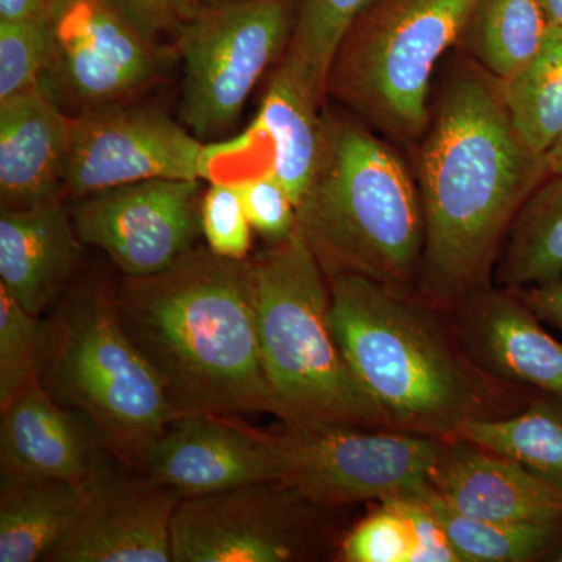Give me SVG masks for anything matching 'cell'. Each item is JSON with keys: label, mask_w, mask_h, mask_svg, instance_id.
Masks as SVG:
<instances>
[{"label": "cell", "mask_w": 562, "mask_h": 562, "mask_svg": "<svg viewBox=\"0 0 562 562\" xmlns=\"http://www.w3.org/2000/svg\"><path fill=\"white\" fill-rule=\"evenodd\" d=\"M457 54L412 151L425 216L416 290L446 312L494 286L514 220L550 176L546 154L514 125L503 81Z\"/></svg>", "instance_id": "cell-1"}, {"label": "cell", "mask_w": 562, "mask_h": 562, "mask_svg": "<svg viewBox=\"0 0 562 562\" xmlns=\"http://www.w3.org/2000/svg\"><path fill=\"white\" fill-rule=\"evenodd\" d=\"M330 291L336 342L391 430L452 439L469 422L513 416L538 394L484 372L450 313L417 290L339 276Z\"/></svg>", "instance_id": "cell-2"}, {"label": "cell", "mask_w": 562, "mask_h": 562, "mask_svg": "<svg viewBox=\"0 0 562 562\" xmlns=\"http://www.w3.org/2000/svg\"><path fill=\"white\" fill-rule=\"evenodd\" d=\"M122 327L165 387L176 419L277 417L262 369L249 258L195 246L157 276L117 284Z\"/></svg>", "instance_id": "cell-3"}, {"label": "cell", "mask_w": 562, "mask_h": 562, "mask_svg": "<svg viewBox=\"0 0 562 562\" xmlns=\"http://www.w3.org/2000/svg\"><path fill=\"white\" fill-rule=\"evenodd\" d=\"M295 209L297 232L328 279L416 290L425 249L416 176L395 144L335 103L322 111L319 160Z\"/></svg>", "instance_id": "cell-4"}, {"label": "cell", "mask_w": 562, "mask_h": 562, "mask_svg": "<svg viewBox=\"0 0 562 562\" xmlns=\"http://www.w3.org/2000/svg\"><path fill=\"white\" fill-rule=\"evenodd\" d=\"M38 380L91 425L117 464L138 475L176 420L160 379L122 327L116 284L103 277L74 281L41 319Z\"/></svg>", "instance_id": "cell-5"}, {"label": "cell", "mask_w": 562, "mask_h": 562, "mask_svg": "<svg viewBox=\"0 0 562 562\" xmlns=\"http://www.w3.org/2000/svg\"><path fill=\"white\" fill-rule=\"evenodd\" d=\"M266 379L284 427L387 428L330 325V279L301 233L249 257Z\"/></svg>", "instance_id": "cell-6"}, {"label": "cell", "mask_w": 562, "mask_h": 562, "mask_svg": "<svg viewBox=\"0 0 562 562\" xmlns=\"http://www.w3.org/2000/svg\"><path fill=\"white\" fill-rule=\"evenodd\" d=\"M479 0H376L344 36L327 102L413 151L431 117L432 79L457 49Z\"/></svg>", "instance_id": "cell-7"}, {"label": "cell", "mask_w": 562, "mask_h": 562, "mask_svg": "<svg viewBox=\"0 0 562 562\" xmlns=\"http://www.w3.org/2000/svg\"><path fill=\"white\" fill-rule=\"evenodd\" d=\"M297 0H222L173 40L181 61L180 122L199 139L236 127L258 81L290 44Z\"/></svg>", "instance_id": "cell-8"}, {"label": "cell", "mask_w": 562, "mask_h": 562, "mask_svg": "<svg viewBox=\"0 0 562 562\" xmlns=\"http://www.w3.org/2000/svg\"><path fill=\"white\" fill-rule=\"evenodd\" d=\"M281 482L181 498L172 562H299L331 549L327 513Z\"/></svg>", "instance_id": "cell-9"}, {"label": "cell", "mask_w": 562, "mask_h": 562, "mask_svg": "<svg viewBox=\"0 0 562 562\" xmlns=\"http://www.w3.org/2000/svg\"><path fill=\"white\" fill-rule=\"evenodd\" d=\"M280 482L324 508L414 497L431 487L446 439L387 428H291L280 431Z\"/></svg>", "instance_id": "cell-10"}, {"label": "cell", "mask_w": 562, "mask_h": 562, "mask_svg": "<svg viewBox=\"0 0 562 562\" xmlns=\"http://www.w3.org/2000/svg\"><path fill=\"white\" fill-rule=\"evenodd\" d=\"M209 147L155 106L122 102L70 120L65 198L155 179H206Z\"/></svg>", "instance_id": "cell-11"}, {"label": "cell", "mask_w": 562, "mask_h": 562, "mask_svg": "<svg viewBox=\"0 0 562 562\" xmlns=\"http://www.w3.org/2000/svg\"><path fill=\"white\" fill-rule=\"evenodd\" d=\"M201 180L155 179L79 199L74 224L85 246L102 250L124 277L157 276L198 246Z\"/></svg>", "instance_id": "cell-12"}, {"label": "cell", "mask_w": 562, "mask_h": 562, "mask_svg": "<svg viewBox=\"0 0 562 562\" xmlns=\"http://www.w3.org/2000/svg\"><path fill=\"white\" fill-rule=\"evenodd\" d=\"M54 29L43 85L83 110L131 102L161 79L173 50L146 38L106 0H55Z\"/></svg>", "instance_id": "cell-13"}, {"label": "cell", "mask_w": 562, "mask_h": 562, "mask_svg": "<svg viewBox=\"0 0 562 562\" xmlns=\"http://www.w3.org/2000/svg\"><path fill=\"white\" fill-rule=\"evenodd\" d=\"M181 497L149 476L103 461L83 486L79 513L47 562H172Z\"/></svg>", "instance_id": "cell-14"}, {"label": "cell", "mask_w": 562, "mask_h": 562, "mask_svg": "<svg viewBox=\"0 0 562 562\" xmlns=\"http://www.w3.org/2000/svg\"><path fill=\"white\" fill-rule=\"evenodd\" d=\"M241 417L191 414L172 420L151 447L143 475L181 498L280 482L284 461L280 432L258 430Z\"/></svg>", "instance_id": "cell-15"}, {"label": "cell", "mask_w": 562, "mask_h": 562, "mask_svg": "<svg viewBox=\"0 0 562 562\" xmlns=\"http://www.w3.org/2000/svg\"><path fill=\"white\" fill-rule=\"evenodd\" d=\"M449 313L462 346L484 372L562 397V344L517 291L490 286Z\"/></svg>", "instance_id": "cell-16"}, {"label": "cell", "mask_w": 562, "mask_h": 562, "mask_svg": "<svg viewBox=\"0 0 562 562\" xmlns=\"http://www.w3.org/2000/svg\"><path fill=\"white\" fill-rule=\"evenodd\" d=\"M431 490L454 512L476 519L562 524V491L508 458L461 438L446 439Z\"/></svg>", "instance_id": "cell-17"}, {"label": "cell", "mask_w": 562, "mask_h": 562, "mask_svg": "<svg viewBox=\"0 0 562 562\" xmlns=\"http://www.w3.org/2000/svg\"><path fill=\"white\" fill-rule=\"evenodd\" d=\"M70 120L44 85L0 101L2 210L65 201Z\"/></svg>", "instance_id": "cell-18"}, {"label": "cell", "mask_w": 562, "mask_h": 562, "mask_svg": "<svg viewBox=\"0 0 562 562\" xmlns=\"http://www.w3.org/2000/svg\"><path fill=\"white\" fill-rule=\"evenodd\" d=\"M0 409L2 475L50 476L83 487L105 461L91 425L55 401L38 376Z\"/></svg>", "instance_id": "cell-19"}, {"label": "cell", "mask_w": 562, "mask_h": 562, "mask_svg": "<svg viewBox=\"0 0 562 562\" xmlns=\"http://www.w3.org/2000/svg\"><path fill=\"white\" fill-rule=\"evenodd\" d=\"M81 243L65 201L0 211V288L41 317L74 283Z\"/></svg>", "instance_id": "cell-20"}, {"label": "cell", "mask_w": 562, "mask_h": 562, "mask_svg": "<svg viewBox=\"0 0 562 562\" xmlns=\"http://www.w3.org/2000/svg\"><path fill=\"white\" fill-rule=\"evenodd\" d=\"M327 105L284 61L277 63L258 111L257 131L271 140L269 171L295 206L316 171L322 146V111Z\"/></svg>", "instance_id": "cell-21"}, {"label": "cell", "mask_w": 562, "mask_h": 562, "mask_svg": "<svg viewBox=\"0 0 562 562\" xmlns=\"http://www.w3.org/2000/svg\"><path fill=\"white\" fill-rule=\"evenodd\" d=\"M83 487L36 475H2L0 562L46 561L79 513Z\"/></svg>", "instance_id": "cell-22"}, {"label": "cell", "mask_w": 562, "mask_h": 562, "mask_svg": "<svg viewBox=\"0 0 562 562\" xmlns=\"http://www.w3.org/2000/svg\"><path fill=\"white\" fill-rule=\"evenodd\" d=\"M562 277V176H549L514 220L492 284L520 290Z\"/></svg>", "instance_id": "cell-23"}, {"label": "cell", "mask_w": 562, "mask_h": 562, "mask_svg": "<svg viewBox=\"0 0 562 562\" xmlns=\"http://www.w3.org/2000/svg\"><path fill=\"white\" fill-rule=\"evenodd\" d=\"M550 29L541 0H479L458 49L505 83L538 54Z\"/></svg>", "instance_id": "cell-24"}, {"label": "cell", "mask_w": 562, "mask_h": 562, "mask_svg": "<svg viewBox=\"0 0 562 562\" xmlns=\"http://www.w3.org/2000/svg\"><path fill=\"white\" fill-rule=\"evenodd\" d=\"M457 438L508 458L562 491V397L538 392L519 413L469 422Z\"/></svg>", "instance_id": "cell-25"}, {"label": "cell", "mask_w": 562, "mask_h": 562, "mask_svg": "<svg viewBox=\"0 0 562 562\" xmlns=\"http://www.w3.org/2000/svg\"><path fill=\"white\" fill-rule=\"evenodd\" d=\"M425 497L462 562L550 561L561 547L562 524L476 519L454 512L431 487Z\"/></svg>", "instance_id": "cell-26"}, {"label": "cell", "mask_w": 562, "mask_h": 562, "mask_svg": "<svg viewBox=\"0 0 562 562\" xmlns=\"http://www.w3.org/2000/svg\"><path fill=\"white\" fill-rule=\"evenodd\" d=\"M503 87L517 131L546 154L562 133V27L550 29L538 54Z\"/></svg>", "instance_id": "cell-27"}, {"label": "cell", "mask_w": 562, "mask_h": 562, "mask_svg": "<svg viewBox=\"0 0 562 562\" xmlns=\"http://www.w3.org/2000/svg\"><path fill=\"white\" fill-rule=\"evenodd\" d=\"M376 0H297L290 44L281 61L327 103L325 85L339 44Z\"/></svg>", "instance_id": "cell-28"}, {"label": "cell", "mask_w": 562, "mask_h": 562, "mask_svg": "<svg viewBox=\"0 0 562 562\" xmlns=\"http://www.w3.org/2000/svg\"><path fill=\"white\" fill-rule=\"evenodd\" d=\"M54 47V9L22 20H0V101L43 85Z\"/></svg>", "instance_id": "cell-29"}, {"label": "cell", "mask_w": 562, "mask_h": 562, "mask_svg": "<svg viewBox=\"0 0 562 562\" xmlns=\"http://www.w3.org/2000/svg\"><path fill=\"white\" fill-rule=\"evenodd\" d=\"M41 317L0 288V408L38 376Z\"/></svg>", "instance_id": "cell-30"}, {"label": "cell", "mask_w": 562, "mask_h": 562, "mask_svg": "<svg viewBox=\"0 0 562 562\" xmlns=\"http://www.w3.org/2000/svg\"><path fill=\"white\" fill-rule=\"evenodd\" d=\"M413 535L395 501L379 502L338 543L336 561L412 562Z\"/></svg>", "instance_id": "cell-31"}, {"label": "cell", "mask_w": 562, "mask_h": 562, "mask_svg": "<svg viewBox=\"0 0 562 562\" xmlns=\"http://www.w3.org/2000/svg\"><path fill=\"white\" fill-rule=\"evenodd\" d=\"M201 231L217 257L244 261L250 257L251 224L236 183L213 181L202 195Z\"/></svg>", "instance_id": "cell-32"}, {"label": "cell", "mask_w": 562, "mask_h": 562, "mask_svg": "<svg viewBox=\"0 0 562 562\" xmlns=\"http://www.w3.org/2000/svg\"><path fill=\"white\" fill-rule=\"evenodd\" d=\"M251 228L269 243L288 238L297 228V209L290 192L271 171L236 183Z\"/></svg>", "instance_id": "cell-33"}, {"label": "cell", "mask_w": 562, "mask_h": 562, "mask_svg": "<svg viewBox=\"0 0 562 562\" xmlns=\"http://www.w3.org/2000/svg\"><path fill=\"white\" fill-rule=\"evenodd\" d=\"M146 38L176 40L181 29L202 10L199 0H106Z\"/></svg>", "instance_id": "cell-34"}, {"label": "cell", "mask_w": 562, "mask_h": 562, "mask_svg": "<svg viewBox=\"0 0 562 562\" xmlns=\"http://www.w3.org/2000/svg\"><path fill=\"white\" fill-rule=\"evenodd\" d=\"M427 492L414 497L392 498L401 506L412 528V562H462L425 497Z\"/></svg>", "instance_id": "cell-35"}, {"label": "cell", "mask_w": 562, "mask_h": 562, "mask_svg": "<svg viewBox=\"0 0 562 562\" xmlns=\"http://www.w3.org/2000/svg\"><path fill=\"white\" fill-rule=\"evenodd\" d=\"M514 291H517L543 324L552 325L562 331V277Z\"/></svg>", "instance_id": "cell-36"}, {"label": "cell", "mask_w": 562, "mask_h": 562, "mask_svg": "<svg viewBox=\"0 0 562 562\" xmlns=\"http://www.w3.org/2000/svg\"><path fill=\"white\" fill-rule=\"evenodd\" d=\"M55 0H0V20H22L54 9Z\"/></svg>", "instance_id": "cell-37"}, {"label": "cell", "mask_w": 562, "mask_h": 562, "mask_svg": "<svg viewBox=\"0 0 562 562\" xmlns=\"http://www.w3.org/2000/svg\"><path fill=\"white\" fill-rule=\"evenodd\" d=\"M547 168L550 176H562V133L553 146L546 151Z\"/></svg>", "instance_id": "cell-38"}, {"label": "cell", "mask_w": 562, "mask_h": 562, "mask_svg": "<svg viewBox=\"0 0 562 562\" xmlns=\"http://www.w3.org/2000/svg\"><path fill=\"white\" fill-rule=\"evenodd\" d=\"M552 27H562V0H541Z\"/></svg>", "instance_id": "cell-39"}, {"label": "cell", "mask_w": 562, "mask_h": 562, "mask_svg": "<svg viewBox=\"0 0 562 562\" xmlns=\"http://www.w3.org/2000/svg\"><path fill=\"white\" fill-rule=\"evenodd\" d=\"M550 561L562 562V543L560 549H558L557 552L553 553V557L550 558Z\"/></svg>", "instance_id": "cell-40"}, {"label": "cell", "mask_w": 562, "mask_h": 562, "mask_svg": "<svg viewBox=\"0 0 562 562\" xmlns=\"http://www.w3.org/2000/svg\"><path fill=\"white\" fill-rule=\"evenodd\" d=\"M222 0H199L202 7L214 5V3H220Z\"/></svg>", "instance_id": "cell-41"}]
</instances>
